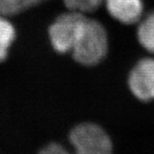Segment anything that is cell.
I'll return each mask as SVG.
<instances>
[{"label":"cell","instance_id":"10","mask_svg":"<svg viewBox=\"0 0 154 154\" xmlns=\"http://www.w3.org/2000/svg\"><path fill=\"white\" fill-rule=\"evenodd\" d=\"M38 154H71V152L59 143H50L44 147Z\"/></svg>","mask_w":154,"mask_h":154},{"label":"cell","instance_id":"4","mask_svg":"<svg viewBox=\"0 0 154 154\" xmlns=\"http://www.w3.org/2000/svg\"><path fill=\"white\" fill-rule=\"evenodd\" d=\"M128 84L131 92L142 101L154 100V59H144L131 71Z\"/></svg>","mask_w":154,"mask_h":154},{"label":"cell","instance_id":"1","mask_svg":"<svg viewBox=\"0 0 154 154\" xmlns=\"http://www.w3.org/2000/svg\"><path fill=\"white\" fill-rule=\"evenodd\" d=\"M108 50V36L105 28L98 21L86 18L72 49L74 60L83 65L100 63Z\"/></svg>","mask_w":154,"mask_h":154},{"label":"cell","instance_id":"5","mask_svg":"<svg viewBox=\"0 0 154 154\" xmlns=\"http://www.w3.org/2000/svg\"><path fill=\"white\" fill-rule=\"evenodd\" d=\"M106 7L112 17L125 24H134L141 19L142 0H106Z\"/></svg>","mask_w":154,"mask_h":154},{"label":"cell","instance_id":"8","mask_svg":"<svg viewBox=\"0 0 154 154\" xmlns=\"http://www.w3.org/2000/svg\"><path fill=\"white\" fill-rule=\"evenodd\" d=\"M45 0H0V16L16 15Z\"/></svg>","mask_w":154,"mask_h":154},{"label":"cell","instance_id":"3","mask_svg":"<svg viewBox=\"0 0 154 154\" xmlns=\"http://www.w3.org/2000/svg\"><path fill=\"white\" fill-rule=\"evenodd\" d=\"M86 17L72 11L60 15L49 28V38L54 49L60 53L72 51Z\"/></svg>","mask_w":154,"mask_h":154},{"label":"cell","instance_id":"7","mask_svg":"<svg viewBox=\"0 0 154 154\" xmlns=\"http://www.w3.org/2000/svg\"><path fill=\"white\" fill-rule=\"evenodd\" d=\"M15 39V29L10 21L0 16V62L5 60L8 48Z\"/></svg>","mask_w":154,"mask_h":154},{"label":"cell","instance_id":"9","mask_svg":"<svg viewBox=\"0 0 154 154\" xmlns=\"http://www.w3.org/2000/svg\"><path fill=\"white\" fill-rule=\"evenodd\" d=\"M69 10L80 13L91 12L100 7L103 0H63Z\"/></svg>","mask_w":154,"mask_h":154},{"label":"cell","instance_id":"6","mask_svg":"<svg viewBox=\"0 0 154 154\" xmlns=\"http://www.w3.org/2000/svg\"><path fill=\"white\" fill-rule=\"evenodd\" d=\"M137 38L146 50L154 53V12L141 21L137 29Z\"/></svg>","mask_w":154,"mask_h":154},{"label":"cell","instance_id":"2","mask_svg":"<svg viewBox=\"0 0 154 154\" xmlns=\"http://www.w3.org/2000/svg\"><path fill=\"white\" fill-rule=\"evenodd\" d=\"M69 140L71 154H112V142L107 132L92 123H84L72 129Z\"/></svg>","mask_w":154,"mask_h":154}]
</instances>
